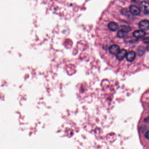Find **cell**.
I'll return each mask as SVG.
<instances>
[{"instance_id":"15","label":"cell","mask_w":149,"mask_h":149,"mask_svg":"<svg viewBox=\"0 0 149 149\" xmlns=\"http://www.w3.org/2000/svg\"><path fill=\"white\" fill-rule=\"evenodd\" d=\"M146 49H147L148 51H149V44L147 46V48H146Z\"/></svg>"},{"instance_id":"14","label":"cell","mask_w":149,"mask_h":149,"mask_svg":"<svg viewBox=\"0 0 149 149\" xmlns=\"http://www.w3.org/2000/svg\"><path fill=\"white\" fill-rule=\"evenodd\" d=\"M144 121L146 123H149V117H146L144 119Z\"/></svg>"},{"instance_id":"12","label":"cell","mask_w":149,"mask_h":149,"mask_svg":"<svg viewBox=\"0 0 149 149\" xmlns=\"http://www.w3.org/2000/svg\"><path fill=\"white\" fill-rule=\"evenodd\" d=\"M143 42H144L145 43H147L149 44V38H146V39H144V40H143Z\"/></svg>"},{"instance_id":"9","label":"cell","mask_w":149,"mask_h":149,"mask_svg":"<svg viewBox=\"0 0 149 149\" xmlns=\"http://www.w3.org/2000/svg\"><path fill=\"white\" fill-rule=\"evenodd\" d=\"M127 34V33L121 30H120L117 33V36L118 37L120 38H123L126 36Z\"/></svg>"},{"instance_id":"4","label":"cell","mask_w":149,"mask_h":149,"mask_svg":"<svg viewBox=\"0 0 149 149\" xmlns=\"http://www.w3.org/2000/svg\"><path fill=\"white\" fill-rule=\"evenodd\" d=\"M129 10L130 12L134 15H139L141 12L140 9L135 5H131L130 7Z\"/></svg>"},{"instance_id":"7","label":"cell","mask_w":149,"mask_h":149,"mask_svg":"<svg viewBox=\"0 0 149 149\" xmlns=\"http://www.w3.org/2000/svg\"><path fill=\"white\" fill-rule=\"evenodd\" d=\"M146 33L143 30H136L133 33V35L137 39H140L144 37Z\"/></svg>"},{"instance_id":"8","label":"cell","mask_w":149,"mask_h":149,"mask_svg":"<svg viewBox=\"0 0 149 149\" xmlns=\"http://www.w3.org/2000/svg\"><path fill=\"white\" fill-rule=\"evenodd\" d=\"M108 27L111 31H116L119 28L118 24L114 22H111L108 25Z\"/></svg>"},{"instance_id":"13","label":"cell","mask_w":149,"mask_h":149,"mask_svg":"<svg viewBox=\"0 0 149 149\" xmlns=\"http://www.w3.org/2000/svg\"><path fill=\"white\" fill-rule=\"evenodd\" d=\"M145 137L147 139H149V131L147 132L145 134Z\"/></svg>"},{"instance_id":"5","label":"cell","mask_w":149,"mask_h":149,"mask_svg":"<svg viewBox=\"0 0 149 149\" xmlns=\"http://www.w3.org/2000/svg\"><path fill=\"white\" fill-rule=\"evenodd\" d=\"M127 51L125 49H122L116 54V58L119 60H122L125 57H126Z\"/></svg>"},{"instance_id":"6","label":"cell","mask_w":149,"mask_h":149,"mask_svg":"<svg viewBox=\"0 0 149 149\" xmlns=\"http://www.w3.org/2000/svg\"><path fill=\"white\" fill-rule=\"evenodd\" d=\"M135 58H136V53L133 51H130L126 54V59L129 62H133L135 60Z\"/></svg>"},{"instance_id":"2","label":"cell","mask_w":149,"mask_h":149,"mask_svg":"<svg viewBox=\"0 0 149 149\" xmlns=\"http://www.w3.org/2000/svg\"><path fill=\"white\" fill-rule=\"evenodd\" d=\"M139 27L141 30L146 31L149 29V21L147 20H142L139 22Z\"/></svg>"},{"instance_id":"1","label":"cell","mask_w":149,"mask_h":149,"mask_svg":"<svg viewBox=\"0 0 149 149\" xmlns=\"http://www.w3.org/2000/svg\"><path fill=\"white\" fill-rule=\"evenodd\" d=\"M139 9L141 11L147 15L149 13V3L147 2L143 1L139 5Z\"/></svg>"},{"instance_id":"3","label":"cell","mask_w":149,"mask_h":149,"mask_svg":"<svg viewBox=\"0 0 149 149\" xmlns=\"http://www.w3.org/2000/svg\"><path fill=\"white\" fill-rule=\"evenodd\" d=\"M120 50V48L119 47V46L117 45H113L109 47V52L112 55H116V54L119 52Z\"/></svg>"},{"instance_id":"16","label":"cell","mask_w":149,"mask_h":149,"mask_svg":"<svg viewBox=\"0 0 149 149\" xmlns=\"http://www.w3.org/2000/svg\"><path fill=\"white\" fill-rule=\"evenodd\" d=\"M147 15H148V16H149V13H148V14H147Z\"/></svg>"},{"instance_id":"10","label":"cell","mask_w":149,"mask_h":149,"mask_svg":"<svg viewBox=\"0 0 149 149\" xmlns=\"http://www.w3.org/2000/svg\"><path fill=\"white\" fill-rule=\"evenodd\" d=\"M121 30L127 33L131 31V28H130L129 26L123 25V26H121Z\"/></svg>"},{"instance_id":"11","label":"cell","mask_w":149,"mask_h":149,"mask_svg":"<svg viewBox=\"0 0 149 149\" xmlns=\"http://www.w3.org/2000/svg\"><path fill=\"white\" fill-rule=\"evenodd\" d=\"M145 52V49L143 47H139L138 48L137 52L138 55H142Z\"/></svg>"}]
</instances>
